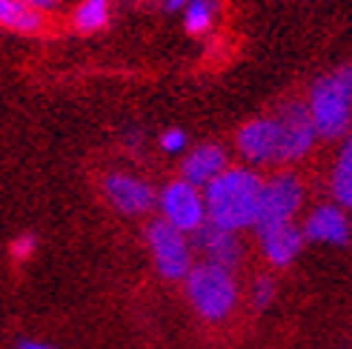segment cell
Listing matches in <instances>:
<instances>
[{"instance_id":"1","label":"cell","mask_w":352,"mask_h":349,"mask_svg":"<svg viewBox=\"0 0 352 349\" xmlns=\"http://www.w3.org/2000/svg\"><path fill=\"white\" fill-rule=\"evenodd\" d=\"M263 181L250 166H226L218 178L204 186L206 221L226 232L252 229L258 218Z\"/></svg>"},{"instance_id":"2","label":"cell","mask_w":352,"mask_h":349,"mask_svg":"<svg viewBox=\"0 0 352 349\" xmlns=\"http://www.w3.org/2000/svg\"><path fill=\"white\" fill-rule=\"evenodd\" d=\"M307 112L321 141H341L352 126V63L318 78L309 89Z\"/></svg>"},{"instance_id":"3","label":"cell","mask_w":352,"mask_h":349,"mask_svg":"<svg viewBox=\"0 0 352 349\" xmlns=\"http://www.w3.org/2000/svg\"><path fill=\"white\" fill-rule=\"evenodd\" d=\"M184 292L192 309L209 324H221L238 306V284L232 269H223L218 264H192L184 278Z\"/></svg>"},{"instance_id":"4","label":"cell","mask_w":352,"mask_h":349,"mask_svg":"<svg viewBox=\"0 0 352 349\" xmlns=\"http://www.w3.org/2000/svg\"><path fill=\"white\" fill-rule=\"evenodd\" d=\"M304 203V183L298 174L292 172H280L272 174L270 181H263L261 189V203H258V218L252 229L258 235L278 229V226H287L295 223L298 209Z\"/></svg>"},{"instance_id":"5","label":"cell","mask_w":352,"mask_h":349,"mask_svg":"<svg viewBox=\"0 0 352 349\" xmlns=\"http://www.w3.org/2000/svg\"><path fill=\"white\" fill-rule=\"evenodd\" d=\"M272 124H275V164H295V161H304L307 155L312 152L318 135H315V126L309 120L307 112V103L301 100H287L275 115H272Z\"/></svg>"},{"instance_id":"6","label":"cell","mask_w":352,"mask_h":349,"mask_svg":"<svg viewBox=\"0 0 352 349\" xmlns=\"http://www.w3.org/2000/svg\"><path fill=\"white\" fill-rule=\"evenodd\" d=\"M146 243L152 249L155 267L166 281H181L192 269V243L186 240L184 232H178L166 221H152L146 226Z\"/></svg>"},{"instance_id":"7","label":"cell","mask_w":352,"mask_h":349,"mask_svg":"<svg viewBox=\"0 0 352 349\" xmlns=\"http://www.w3.org/2000/svg\"><path fill=\"white\" fill-rule=\"evenodd\" d=\"M157 206H161V221H166L184 235L198 232L206 223V206H204L201 189H195L181 178L164 186V192L157 195Z\"/></svg>"},{"instance_id":"8","label":"cell","mask_w":352,"mask_h":349,"mask_svg":"<svg viewBox=\"0 0 352 349\" xmlns=\"http://www.w3.org/2000/svg\"><path fill=\"white\" fill-rule=\"evenodd\" d=\"M103 195L120 215H132V218L146 215L157 203L155 189L144 178H135V174L126 172H109L103 178Z\"/></svg>"},{"instance_id":"9","label":"cell","mask_w":352,"mask_h":349,"mask_svg":"<svg viewBox=\"0 0 352 349\" xmlns=\"http://www.w3.org/2000/svg\"><path fill=\"white\" fill-rule=\"evenodd\" d=\"M235 146L241 152V158L255 164V166L275 164L278 144H275V124H272V117L246 120V124L238 129V135H235Z\"/></svg>"},{"instance_id":"10","label":"cell","mask_w":352,"mask_h":349,"mask_svg":"<svg viewBox=\"0 0 352 349\" xmlns=\"http://www.w3.org/2000/svg\"><path fill=\"white\" fill-rule=\"evenodd\" d=\"M192 240H195V247L206 255V264H218L223 269H232L243 255L238 235L221 229V226H212L209 221L201 226L198 232H192Z\"/></svg>"},{"instance_id":"11","label":"cell","mask_w":352,"mask_h":349,"mask_svg":"<svg viewBox=\"0 0 352 349\" xmlns=\"http://www.w3.org/2000/svg\"><path fill=\"white\" fill-rule=\"evenodd\" d=\"M304 238L307 240H315V243H336V247H341V243L349 240L352 235V226H349V218L344 215V209L338 203H324L318 206L315 212L307 218L304 223Z\"/></svg>"},{"instance_id":"12","label":"cell","mask_w":352,"mask_h":349,"mask_svg":"<svg viewBox=\"0 0 352 349\" xmlns=\"http://www.w3.org/2000/svg\"><path fill=\"white\" fill-rule=\"evenodd\" d=\"M230 166V158H226L223 146L218 144H204V146H195L186 158H184V166H181V181L192 183L195 189L201 186H209L218 174Z\"/></svg>"},{"instance_id":"13","label":"cell","mask_w":352,"mask_h":349,"mask_svg":"<svg viewBox=\"0 0 352 349\" xmlns=\"http://www.w3.org/2000/svg\"><path fill=\"white\" fill-rule=\"evenodd\" d=\"M304 240L307 238L301 232V226L287 223V226H278V229L263 232L261 235V249H263V255H267V260H270L272 267L284 269V267L292 264L298 255H301Z\"/></svg>"},{"instance_id":"14","label":"cell","mask_w":352,"mask_h":349,"mask_svg":"<svg viewBox=\"0 0 352 349\" xmlns=\"http://www.w3.org/2000/svg\"><path fill=\"white\" fill-rule=\"evenodd\" d=\"M0 26L17 34H38L43 32V14L32 12L23 0H0Z\"/></svg>"},{"instance_id":"15","label":"cell","mask_w":352,"mask_h":349,"mask_svg":"<svg viewBox=\"0 0 352 349\" xmlns=\"http://www.w3.org/2000/svg\"><path fill=\"white\" fill-rule=\"evenodd\" d=\"M112 0H80L72 12V26L78 34H95L109 26Z\"/></svg>"},{"instance_id":"16","label":"cell","mask_w":352,"mask_h":349,"mask_svg":"<svg viewBox=\"0 0 352 349\" xmlns=\"http://www.w3.org/2000/svg\"><path fill=\"white\" fill-rule=\"evenodd\" d=\"M332 195L341 209H352V135L344 141L336 166H332Z\"/></svg>"},{"instance_id":"17","label":"cell","mask_w":352,"mask_h":349,"mask_svg":"<svg viewBox=\"0 0 352 349\" xmlns=\"http://www.w3.org/2000/svg\"><path fill=\"white\" fill-rule=\"evenodd\" d=\"M184 23L189 34H206L215 23V0H189L184 6Z\"/></svg>"},{"instance_id":"18","label":"cell","mask_w":352,"mask_h":349,"mask_svg":"<svg viewBox=\"0 0 352 349\" xmlns=\"http://www.w3.org/2000/svg\"><path fill=\"white\" fill-rule=\"evenodd\" d=\"M275 281L270 275H261V278H255V284H252V292H250V301H252V306L255 309H267L272 301H275Z\"/></svg>"},{"instance_id":"19","label":"cell","mask_w":352,"mask_h":349,"mask_svg":"<svg viewBox=\"0 0 352 349\" xmlns=\"http://www.w3.org/2000/svg\"><path fill=\"white\" fill-rule=\"evenodd\" d=\"M34 247H38V240H34V235H17L14 240H12V258L14 260H26V258H32V252H34Z\"/></svg>"},{"instance_id":"20","label":"cell","mask_w":352,"mask_h":349,"mask_svg":"<svg viewBox=\"0 0 352 349\" xmlns=\"http://www.w3.org/2000/svg\"><path fill=\"white\" fill-rule=\"evenodd\" d=\"M161 146L166 149V152H184L186 149V135L181 132V129H166L164 135H161Z\"/></svg>"},{"instance_id":"21","label":"cell","mask_w":352,"mask_h":349,"mask_svg":"<svg viewBox=\"0 0 352 349\" xmlns=\"http://www.w3.org/2000/svg\"><path fill=\"white\" fill-rule=\"evenodd\" d=\"M23 3H26L32 12L46 14V12H55V9L60 6V0H23Z\"/></svg>"},{"instance_id":"22","label":"cell","mask_w":352,"mask_h":349,"mask_svg":"<svg viewBox=\"0 0 352 349\" xmlns=\"http://www.w3.org/2000/svg\"><path fill=\"white\" fill-rule=\"evenodd\" d=\"M17 349H52L49 344H41V341H21Z\"/></svg>"},{"instance_id":"23","label":"cell","mask_w":352,"mask_h":349,"mask_svg":"<svg viewBox=\"0 0 352 349\" xmlns=\"http://www.w3.org/2000/svg\"><path fill=\"white\" fill-rule=\"evenodd\" d=\"M186 3H189V0H166V9H172V12H175V9H184Z\"/></svg>"}]
</instances>
